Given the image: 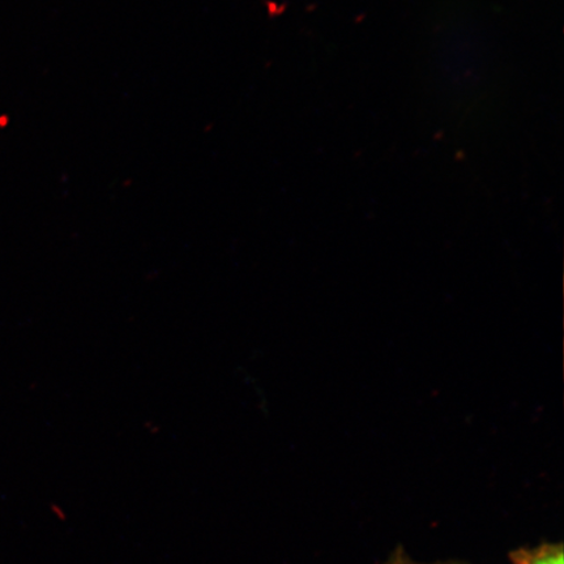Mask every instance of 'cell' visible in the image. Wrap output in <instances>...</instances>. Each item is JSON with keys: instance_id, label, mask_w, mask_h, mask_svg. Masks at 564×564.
Here are the masks:
<instances>
[{"instance_id": "7a4b0ae2", "label": "cell", "mask_w": 564, "mask_h": 564, "mask_svg": "<svg viewBox=\"0 0 564 564\" xmlns=\"http://www.w3.org/2000/svg\"><path fill=\"white\" fill-rule=\"evenodd\" d=\"M387 564H427V563H420L415 562L411 555H409L404 547L399 546L394 552L391 554L390 560H388ZM430 564H465V563H458V562H440V563H430Z\"/></svg>"}, {"instance_id": "6da1fadb", "label": "cell", "mask_w": 564, "mask_h": 564, "mask_svg": "<svg viewBox=\"0 0 564 564\" xmlns=\"http://www.w3.org/2000/svg\"><path fill=\"white\" fill-rule=\"evenodd\" d=\"M562 544H541L535 547H520L510 553L512 564H564Z\"/></svg>"}]
</instances>
